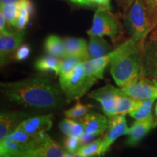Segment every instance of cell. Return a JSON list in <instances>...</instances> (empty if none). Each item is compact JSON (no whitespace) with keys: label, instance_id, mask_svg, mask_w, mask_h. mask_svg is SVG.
<instances>
[{"label":"cell","instance_id":"1","mask_svg":"<svg viewBox=\"0 0 157 157\" xmlns=\"http://www.w3.org/2000/svg\"><path fill=\"white\" fill-rule=\"evenodd\" d=\"M1 92L7 101L25 108L56 109L64 103L61 88L52 78L44 74L1 83Z\"/></svg>","mask_w":157,"mask_h":157},{"label":"cell","instance_id":"2","mask_svg":"<svg viewBox=\"0 0 157 157\" xmlns=\"http://www.w3.org/2000/svg\"><path fill=\"white\" fill-rule=\"evenodd\" d=\"M110 72L119 87H124L143 76V43L129 39L111 52Z\"/></svg>","mask_w":157,"mask_h":157},{"label":"cell","instance_id":"3","mask_svg":"<svg viewBox=\"0 0 157 157\" xmlns=\"http://www.w3.org/2000/svg\"><path fill=\"white\" fill-rule=\"evenodd\" d=\"M127 26L131 39L137 42H144L150 31L156 25L154 10L146 0H134L128 8Z\"/></svg>","mask_w":157,"mask_h":157},{"label":"cell","instance_id":"4","mask_svg":"<svg viewBox=\"0 0 157 157\" xmlns=\"http://www.w3.org/2000/svg\"><path fill=\"white\" fill-rule=\"evenodd\" d=\"M98 79L95 76L90 75L85 71L82 63L71 74L60 76V87L68 103H70L85 95Z\"/></svg>","mask_w":157,"mask_h":157},{"label":"cell","instance_id":"5","mask_svg":"<svg viewBox=\"0 0 157 157\" xmlns=\"http://www.w3.org/2000/svg\"><path fill=\"white\" fill-rule=\"evenodd\" d=\"M87 33L90 36H108L116 41L121 36L122 28L117 17L110 11V7L100 6L94 15L92 27Z\"/></svg>","mask_w":157,"mask_h":157},{"label":"cell","instance_id":"6","mask_svg":"<svg viewBox=\"0 0 157 157\" xmlns=\"http://www.w3.org/2000/svg\"><path fill=\"white\" fill-rule=\"evenodd\" d=\"M64 151L58 143L46 132L35 135L31 142L21 147L17 157H63Z\"/></svg>","mask_w":157,"mask_h":157},{"label":"cell","instance_id":"7","mask_svg":"<svg viewBox=\"0 0 157 157\" xmlns=\"http://www.w3.org/2000/svg\"><path fill=\"white\" fill-rule=\"evenodd\" d=\"M123 95L139 101L157 98V81L153 78L142 76L138 81L121 88Z\"/></svg>","mask_w":157,"mask_h":157},{"label":"cell","instance_id":"8","mask_svg":"<svg viewBox=\"0 0 157 157\" xmlns=\"http://www.w3.org/2000/svg\"><path fill=\"white\" fill-rule=\"evenodd\" d=\"M121 94V89L109 84L103 87L91 92L88 95V97L99 102L101 104L105 115L107 117H111L115 115L116 100L117 96Z\"/></svg>","mask_w":157,"mask_h":157},{"label":"cell","instance_id":"9","mask_svg":"<svg viewBox=\"0 0 157 157\" xmlns=\"http://www.w3.org/2000/svg\"><path fill=\"white\" fill-rule=\"evenodd\" d=\"M128 131L129 128L124 115L119 114L109 117V127L105 136L103 137V154L118 137L127 135Z\"/></svg>","mask_w":157,"mask_h":157},{"label":"cell","instance_id":"10","mask_svg":"<svg viewBox=\"0 0 157 157\" xmlns=\"http://www.w3.org/2000/svg\"><path fill=\"white\" fill-rule=\"evenodd\" d=\"M24 32L22 31L1 33L0 36V59L1 65L4 66L11 56L21 46L24 39Z\"/></svg>","mask_w":157,"mask_h":157},{"label":"cell","instance_id":"11","mask_svg":"<svg viewBox=\"0 0 157 157\" xmlns=\"http://www.w3.org/2000/svg\"><path fill=\"white\" fill-rule=\"evenodd\" d=\"M156 126L157 119L153 115L147 119L136 120L133 123L132 126L129 128L128 133L127 135L128 136L126 140V145L131 147L135 146Z\"/></svg>","mask_w":157,"mask_h":157},{"label":"cell","instance_id":"12","mask_svg":"<svg viewBox=\"0 0 157 157\" xmlns=\"http://www.w3.org/2000/svg\"><path fill=\"white\" fill-rule=\"evenodd\" d=\"M53 122V115L46 114L25 119L19 124L18 127L29 135L35 136L50 130Z\"/></svg>","mask_w":157,"mask_h":157},{"label":"cell","instance_id":"13","mask_svg":"<svg viewBox=\"0 0 157 157\" xmlns=\"http://www.w3.org/2000/svg\"><path fill=\"white\" fill-rule=\"evenodd\" d=\"M80 119L83 124L84 132L99 136L109 127V118L97 112H89Z\"/></svg>","mask_w":157,"mask_h":157},{"label":"cell","instance_id":"14","mask_svg":"<svg viewBox=\"0 0 157 157\" xmlns=\"http://www.w3.org/2000/svg\"><path fill=\"white\" fill-rule=\"evenodd\" d=\"M66 57H76L81 58L83 61L90 60L89 47L85 39L74 37L63 39Z\"/></svg>","mask_w":157,"mask_h":157},{"label":"cell","instance_id":"15","mask_svg":"<svg viewBox=\"0 0 157 157\" xmlns=\"http://www.w3.org/2000/svg\"><path fill=\"white\" fill-rule=\"evenodd\" d=\"M27 114L21 112H2L0 116V140L15 130Z\"/></svg>","mask_w":157,"mask_h":157},{"label":"cell","instance_id":"16","mask_svg":"<svg viewBox=\"0 0 157 157\" xmlns=\"http://www.w3.org/2000/svg\"><path fill=\"white\" fill-rule=\"evenodd\" d=\"M111 60V52L101 58L92 59L82 63L85 71L98 78H103L105 68Z\"/></svg>","mask_w":157,"mask_h":157},{"label":"cell","instance_id":"17","mask_svg":"<svg viewBox=\"0 0 157 157\" xmlns=\"http://www.w3.org/2000/svg\"><path fill=\"white\" fill-rule=\"evenodd\" d=\"M112 47L103 37L98 36H90L89 44L90 60L101 58L111 52Z\"/></svg>","mask_w":157,"mask_h":157},{"label":"cell","instance_id":"18","mask_svg":"<svg viewBox=\"0 0 157 157\" xmlns=\"http://www.w3.org/2000/svg\"><path fill=\"white\" fill-rule=\"evenodd\" d=\"M143 101L133 99L128 96L123 95H118L116 100L115 115L126 114L138 109L142 104Z\"/></svg>","mask_w":157,"mask_h":157},{"label":"cell","instance_id":"19","mask_svg":"<svg viewBox=\"0 0 157 157\" xmlns=\"http://www.w3.org/2000/svg\"><path fill=\"white\" fill-rule=\"evenodd\" d=\"M44 50L48 55L62 59L66 58L63 39L56 35H50L44 41Z\"/></svg>","mask_w":157,"mask_h":157},{"label":"cell","instance_id":"20","mask_svg":"<svg viewBox=\"0 0 157 157\" xmlns=\"http://www.w3.org/2000/svg\"><path fill=\"white\" fill-rule=\"evenodd\" d=\"M60 66V59L50 55L37 59L35 62V68L38 71L44 72L52 71L57 75L59 74Z\"/></svg>","mask_w":157,"mask_h":157},{"label":"cell","instance_id":"21","mask_svg":"<svg viewBox=\"0 0 157 157\" xmlns=\"http://www.w3.org/2000/svg\"><path fill=\"white\" fill-rule=\"evenodd\" d=\"M59 127L61 132L66 135H72L80 137L84 132L83 124L82 121H74V119L69 118L63 119L59 124Z\"/></svg>","mask_w":157,"mask_h":157},{"label":"cell","instance_id":"22","mask_svg":"<svg viewBox=\"0 0 157 157\" xmlns=\"http://www.w3.org/2000/svg\"><path fill=\"white\" fill-rule=\"evenodd\" d=\"M18 17H17V29L21 31L25 28L28 23L29 17L33 13V5L30 0H19Z\"/></svg>","mask_w":157,"mask_h":157},{"label":"cell","instance_id":"23","mask_svg":"<svg viewBox=\"0 0 157 157\" xmlns=\"http://www.w3.org/2000/svg\"><path fill=\"white\" fill-rule=\"evenodd\" d=\"M77 153L87 156H101L103 154V137H99L91 143L82 146Z\"/></svg>","mask_w":157,"mask_h":157},{"label":"cell","instance_id":"24","mask_svg":"<svg viewBox=\"0 0 157 157\" xmlns=\"http://www.w3.org/2000/svg\"><path fill=\"white\" fill-rule=\"evenodd\" d=\"M21 151V146L5 137L0 140V157H17Z\"/></svg>","mask_w":157,"mask_h":157},{"label":"cell","instance_id":"25","mask_svg":"<svg viewBox=\"0 0 157 157\" xmlns=\"http://www.w3.org/2000/svg\"><path fill=\"white\" fill-rule=\"evenodd\" d=\"M155 99H149L143 101L142 104L138 109L129 113L132 118L136 120H142L151 117L152 106Z\"/></svg>","mask_w":157,"mask_h":157},{"label":"cell","instance_id":"26","mask_svg":"<svg viewBox=\"0 0 157 157\" xmlns=\"http://www.w3.org/2000/svg\"><path fill=\"white\" fill-rule=\"evenodd\" d=\"M83 62L81 58H76V57H66V58L60 59V71H59L58 75H68L73 72L78 65Z\"/></svg>","mask_w":157,"mask_h":157},{"label":"cell","instance_id":"27","mask_svg":"<svg viewBox=\"0 0 157 157\" xmlns=\"http://www.w3.org/2000/svg\"><path fill=\"white\" fill-rule=\"evenodd\" d=\"M1 12L5 17L6 21L10 25L17 28L18 17V5L17 2L13 5H1Z\"/></svg>","mask_w":157,"mask_h":157},{"label":"cell","instance_id":"28","mask_svg":"<svg viewBox=\"0 0 157 157\" xmlns=\"http://www.w3.org/2000/svg\"><path fill=\"white\" fill-rule=\"evenodd\" d=\"M90 105H84L80 101H77L75 105L71 109L65 111V115L71 119H82L89 113Z\"/></svg>","mask_w":157,"mask_h":157},{"label":"cell","instance_id":"29","mask_svg":"<svg viewBox=\"0 0 157 157\" xmlns=\"http://www.w3.org/2000/svg\"><path fill=\"white\" fill-rule=\"evenodd\" d=\"M6 137L15 141V142L18 143L19 145H21V147H23L26 146L29 143L31 142V140L34 139V136L29 135L28 133L25 132L22 129L18 128V127H16L15 130L10 133Z\"/></svg>","mask_w":157,"mask_h":157},{"label":"cell","instance_id":"30","mask_svg":"<svg viewBox=\"0 0 157 157\" xmlns=\"http://www.w3.org/2000/svg\"><path fill=\"white\" fill-rule=\"evenodd\" d=\"M65 150L71 154H76L78 149L82 146L79 137L72 135H66L63 141Z\"/></svg>","mask_w":157,"mask_h":157},{"label":"cell","instance_id":"31","mask_svg":"<svg viewBox=\"0 0 157 157\" xmlns=\"http://www.w3.org/2000/svg\"><path fill=\"white\" fill-rule=\"evenodd\" d=\"M31 52V49L29 45L22 44L17 48V50L15 51V58L16 60L21 61V60H25L29 56Z\"/></svg>","mask_w":157,"mask_h":157},{"label":"cell","instance_id":"32","mask_svg":"<svg viewBox=\"0 0 157 157\" xmlns=\"http://www.w3.org/2000/svg\"><path fill=\"white\" fill-rule=\"evenodd\" d=\"M98 137V135H95V134H90V133H87L84 132L81 135V137H79L80 143H81L82 146L83 145H86L87 143H91L92 141L95 140L96 137Z\"/></svg>","mask_w":157,"mask_h":157},{"label":"cell","instance_id":"33","mask_svg":"<svg viewBox=\"0 0 157 157\" xmlns=\"http://www.w3.org/2000/svg\"><path fill=\"white\" fill-rule=\"evenodd\" d=\"M6 22H7V21H6L5 17L4 16L3 13L1 12L0 13V31H1V33L9 31L6 28Z\"/></svg>","mask_w":157,"mask_h":157},{"label":"cell","instance_id":"34","mask_svg":"<svg viewBox=\"0 0 157 157\" xmlns=\"http://www.w3.org/2000/svg\"><path fill=\"white\" fill-rule=\"evenodd\" d=\"M92 3L95 2L100 6L110 7V0H90Z\"/></svg>","mask_w":157,"mask_h":157},{"label":"cell","instance_id":"35","mask_svg":"<svg viewBox=\"0 0 157 157\" xmlns=\"http://www.w3.org/2000/svg\"><path fill=\"white\" fill-rule=\"evenodd\" d=\"M19 0H1V5H13L18 2Z\"/></svg>","mask_w":157,"mask_h":157},{"label":"cell","instance_id":"36","mask_svg":"<svg viewBox=\"0 0 157 157\" xmlns=\"http://www.w3.org/2000/svg\"><path fill=\"white\" fill-rule=\"evenodd\" d=\"M134 1V0H124V3H125V8L126 10H128V8L129 7H130V5H132V2Z\"/></svg>","mask_w":157,"mask_h":157},{"label":"cell","instance_id":"37","mask_svg":"<svg viewBox=\"0 0 157 157\" xmlns=\"http://www.w3.org/2000/svg\"><path fill=\"white\" fill-rule=\"evenodd\" d=\"M74 157H101V156H84L83 154H78V153H76V154H74Z\"/></svg>","mask_w":157,"mask_h":157},{"label":"cell","instance_id":"38","mask_svg":"<svg viewBox=\"0 0 157 157\" xmlns=\"http://www.w3.org/2000/svg\"><path fill=\"white\" fill-rule=\"evenodd\" d=\"M146 1L147 2V3H148V5L152 7V8L156 9V7H155V5L154 2V0H146Z\"/></svg>","mask_w":157,"mask_h":157},{"label":"cell","instance_id":"39","mask_svg":"<svg viewBox=\"0 0 157 157\" xmlns=\"http://www.w3.org/2000/svg\"><path fill=\"white\" fill-rule=\"evenodd\" d=\"M63 157H74V154H71V153L68 151H64V156Z\"/></svg>","mask_w":157,"mask_h":157},{"label":"cell","instance_id":"40","mask_svg":"<svg viewBox=\"0 0 157 157\" xmlns=\"http://www.w3.org/2000/svg\"><path fill=\"white\" fill-rule=\"evenodd\" d=\"M81 1L83 2L84 5H91L93 4L90 0H81Z\"/></svg>","mask_w":157,"mask_h":157},{"label":"cell","instance_id":"41","mask_svg":"<svg viewBox=\"0 0 157 157\" xmlns=\"http://www.w3.org/2000/svg\"><path fill=\"white\" fill-rule=\"evenodd\" d=\"M71 2H73L74 3H77V4H81V5H84L83 2L81 1V0H71Z\"/></svg>","mask_w":157,"mask_h":157},{"label":"cell","instance_id":"42","mask_svg":"<svg viewBox=\"0 0 157 157\" xmlns=\"http://www.w3.org/2000/svg\"><path fill=\"white\" fill-rule=\"evenodd\" d=\"M155 115H156V117H157V103H156V107H155Z\"/></svg>","mask_w":157,"mask_h":157},{"label":"cell","instance_id":"43","mask_svg":"<svg viewBox=\"0 0 157 157\" xmlns=\"http://www.w3.org/2000/svg\"><path fill=\"white\" fill-rule=\"evenodd\" d=\"M154 2L155 7H156V8L157 9V0H154Z\"/></svg>","mask_w":157,"mask_h":157},{"label":"cell","instance_id":"44","mask_svg":"<svg viewBox=\"0 0 157 157\" xmlns=\"http://www.w3.org/2000/svg\"><path fill=\"white\" fill-rule=\"evenodd\" d=\"M156 26H157V13H156Z\"/></svg>","mask_w":157,"mask_h":157},{"label":"cell","instance_id":"45","mask_svg":"<svg viewBox=\"0 0 157 157\" xmlns=\"http://www.w3.org/2000/svg\"></svg>","mask_w":157,"mask_h":157}]
</instances>
